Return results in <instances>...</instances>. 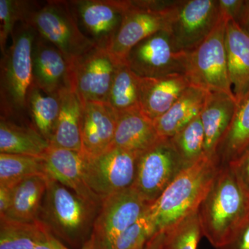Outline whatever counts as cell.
I'll return each instance as SVG.
<instances>
[{
    "label": "cell",
    "mask_w": 249,
    "mask_h": 249,
    "mask_svg": "<svg viewBox=\"0 0 249 249\" xmlns=\"http://www.w3.org/2000/svg\"><path fill=\"white\" fill-rule=\"evenodd\" d=\"M197 213L202 235L216 249L231 240L247 220L249 192L230 165H221Z\"/></svg>",
    "instance_id": "cell-1"
},
{
    "label": "cell",
    "mask_w": 249,
    "mask_h": 249,
    "mask_svg": "<svg viewBox=\"0 0 249 249\" xmlns=\"http://www.w3.org/2000/svg\"><path fill=\"white\" fill-rule=\"evenodd\" d=\"M221 164L205 157L183 170L147 209L157 232H165L197 211Z\"/></svg>",
    "instance_id": "cell-2"
},
{
    "label": "cell",
    "mask_w": 249,
    "mask_h": 249,
    "mask_svg": "<svg viewBox=\"0 0 249 249\" xmlns=\"http://www.w3.org/2000/svg\"><path fill=\"white\" fill-rule=\"evenodd\" d=\"M37 32L27 23L15 28L12 42L1 55L0 108L1 117L25 123L28 97L34 87L33 45Z\"/></svg>",
    "instance_id": "cell-3"
},
{
    "label": "cell",
    "mask_w": 249,
    "mask_h": 249,
    "mask_svg": "<svg viewBox=\"0 0 249 249\" xmlns=\"http://www.w3.org/2000/svg\"><path fill=\"white\" fill-rule=\"evenodd\" d=\"M100 208L48 175L39 220L58 240L81 249L92 234Z\"/></svg>",
    "instance_id": "cell-4"
},
{
    "label": "cell",
    "mask_w": 249,
    "mask_h": 249,
    "mask_svg": "<svg viewBox=\"0 0 249 249\" xmlns=\"http://www.w3.org/2000/svg\"><path fill=\"white\" fill-rule=\"evenodd\" d=\"M24 23L55 46L71 65L96 47L80 30L69 1L33 2Z\"/></svg>",
    "instance_id": "cell-5"
},
{
    "label": "cell",
    "mask_w": 249,
    "mask_h": 249,
    "mask_svg": "<svg viewBox=\"0 0 249 249\" xmlns=\"http://www.w3.org/2000/svg\"><path fill=\"white\" fill-rule=\"evenodd\" d=\"M228 19L221 16L214 30L201 44L186 52L184 75L192 86L235 98L228 70L226 32Z\"/></svg>",
    "instance_id": "cell-6"
},
{
    "label": "cell",
    "mask_w": 249,
    "mask_h": 249,
    "mask_svg": "<svg viewBox=\"0 0 249 249\" xmlns=\"http://www.w3.org/2000/svg\"><path fill=\"white\" fill-rule=\"evenodd\" d=\"M220 18L218 0H177L168 13L166 31L178 52H190L211 34Z\"/></svg>",
    "instance_id": "cell-7"
},
{
    "label": "cell",
    "mask_w": 249,
    "mask_h": 249,
    "mask_svg": "<svg viewBox=\"0 0 249 249\" xmlns=\"http://www.w3.org/2000/svg\"><path fill=\"white\" fill-rule=\"evenodd\" d=\"M186 168L170 139L160 137L139 154L133 187L144 200L152 204Z\"/></svg>",
    "instance_id": "cell-8"
},
{
    "label": "cell",
    "mask_w": 249,
    "mask_h": 249,
    "mask_svg": "<svg viewBox=\"0 0 249 249\" xmlns=\"http://www.w3.org/2000/svg\"><path fill=\"white\" fill-rule=\"evenodd\" d=\"M139 156L137 152L113 146L94 157L85 155L87 183L102 199L132 188L137 176Z\"/></svg>",
    "instance_id": "cell-9"
},
{
    "label": "cell",
    "mask_w": 249,
    "mask_h": 249,
    "mask_svg": "<svg viewBox=\"0 0 249 249\" xmlns=\"http://www.w3.org/2000/svg\"><path fill=\"white\" fill-rule=\"evenodd\" d=\"M150 205L134 187L103 199L91 234L98 249H114L119 236L142 217Z\"/></svg>",
    "instance_id": "cell-10"
},
{
    "label": "cell",
    "mask_w": 249,
    "mask_h": 249,
    "mask_svg": "<svg viewBox=\"0 0 249 249\" xmlns=\"http://www.w3.org/2000/svg\"><path fill=\"white\" fill-rule=\"evenodd\" d=\"M186 52H178L169 33L162 30L139 42L129 52L126 65L142 78L185 73Z\"/></svg>",
    "instance_id": "cell-11"
},
{
    "label": "cell",
    "mask_w": 249,
    "mask_h": 249,
    "mask_svg": "<svg viewBox=\"0 0 249 249\" xmlns=\"http://www.w3.org/2000/svg\"><path fill=\"white\" fill-rule=\"evenodd\" d=\"M80 30L96 47L107 49L115 38L130 1H69Z\"/></svg>",
    "instance_id": "cell-12"
},
{
    "label": "cell",
    "mask_w": 249,
    "mask_h": 249,
    "mask_svg": "<svg viewBox=\"0 0 249 249\" xmlns=\"http://www.w3.org/2000/svg\"><path fill=\"white\" fill-rule=\"evenodd\" d=\"M116 67L107 49L93 47L71 65L72 90L83 104L107 103Z\"/></svg>",
    "instance_id": "cell-13"
},
{
    "label": "cell",
    "mask_w": 249,
    "mask_h": 249,
    "mask_svg": "<svg viewBox=\"0 0 249 249\" xmlns=\"http://www.w3.org/2000/svg\"><path fill=\"white\" fill-rule=\"evenodd\" d=\"M170 9L155 11L142 6L138 1H130L120 29L107 49L116 66L126 65L129 52L139 42L159 31L167 30Z\"/></svg>",
    "instance_id": "cell-14"
},
{
    "label": "cell",
    "mask_w": 249,
    "mask_h": 249,
    "mask_svg": "<svg viewBox=\"0 0 249 249\" xmlns=\"http://www.w3.org/2000/svg\"><path fill=\"white\" fill-rule=\"evenodd\" d=\"M34 84L46 94L72 89L71 67L58 48L37 34L32 50Z\"/></svg>",
    "instance_id": "cell-15"
},
{
    "label": "cell",
    "mask_w": 249,
    "mask_h": 249,
    "mask_svg": "<svg viewBox=\"0 0 249 249\" xmlns=\"http://www.w3.org/2000/svg\"><path fill=\"white\" fill-rule=\"evenodd\" d=\"M47 175L96 206H101L103 199L86 182L85 155L83 152L49 146L43 156Z\"/></svg>",
    "instance_id": "cell-16"
},
{
    "label": "cell",
    "mask_w": 249,
    "mask_h": 249,
    "mask_svg": "<svg viewBox=\"0 0 249 249\" xmlns=\"http://www.w3.org/2000/svg\"><path fill=\"white\" fill-rule=\"evenodd\" d=\"M117 114L108 104L88 102L83 104L81 137L83 152L94 157L111 147L114 141Z\"/></svg>",
    "instance_id": "cell-17"
},
{
    "label": "cell",
    "mask_w": 249,
    "mask_h": 249,
    "mask_svg": "<svg viewBox=\"0 0 249 249\" xmlns=\"http://www.w3.org/2000/svg\"><path fill=\"white\" fill-rule=\"evenodd\" d=\"M191 86L186 76L175 73L160 78H142L141 110L152 121L164 114Z\"/></svg>",
    "instance_id": "cell-18"
},
{
    "label": "cell",
    "mask_w": 249,
    "mask_h": 249,
    "mask_svg": "<svg viewBox=\"0 0 249 249\" xmlns=\"http://www.w3.org/2000/svg\"><path fill=\"white\" fill-rule=\"evenodd\" d=\"M237 107L236 98L224 93L208 92L200 114L206 157L217 158V147L231 124Z\"/></svg>",
    "instance_id": "cell-19"
},
{
    "label": "cell",
    "mask_w": 249,
    "mask_h": 249,
    "mask_svg": "<svg viewBox=\"0 0 249 249\" xmlns=\"http://www.w3.org/2000/svg\"><path fill=\"white\" fill-rule=\"evenodd\" d=\"M228 70L237 106L249 94V34L235 21L226 32Z\"/></svg>",
    "instance_id": "cell-20"
},
{
    "label": "cell",
    "mask_w": 249,
    "mask_h": 249,
    "mask_svg": "<svg viewBox=\"0 0 249 249\" xmlns=\"http://www.w3.org/2000/svg\"><path fill=\"white\" fill-rule=\"evenodd\" d=\"M116 125L111 146L142 153L160 138L153 121L141 110L116 113Z\"/></svg>",
    "instance_id": "cell-21"
},
{
    "label": "cell",
    "mask_w": 249,
    "mask_h": 249,
    "mask_svg": "<svg viewBox=\"0 0 249 249\" xmlns=\"http://www.w3.org/2000/svg\"><path fill=\"white\" fill-rule=\"evenodd\" d=\"M58 96L60 114L50 145L82 152L83 103L76 91L72 89L63 90Z\"/></svg>",
    "instance_id": "cell-22"
},
{
    "label": "cell",
    "mask_w": 249,
    "mask_h": 249,
    "mask_svg": "<svg viewBox=\"0 0 249 249\" xmlns=\"http://www.w3.org/2000/svg\"><path fill=\"white\" fill-rule=\"evenodd\" d=\"M48 175H36L23 180L13 191L12 199L7 212L0 217L22 223L39 220L45 197Z\"/></svg>",
    "instance_id": "cell-23"
},
{
    "label": "cell",
    "mask_w": 249,
    "mask_h": 249,
    "mask_svg": "<svg viewBox=\"0 0 249 249\" xmlns=\"http://www.w3.org/2000/svg\"><path fill=\"white\" fill-rule=\"evenodd\" d=\"M208 91L191 86L164 114L154 121L160 137L171 138L200 116Z\"/></svg>",
    "instance_id": "cell-24"
},
{
    "label": "cell",
    "mask_w": 249,
    "mask_h": 249,
    "mask_svg": "<svg viewBox=\"0 0 249 249\" xmlns=\"http://www.w3.org/2000/svg\"><path fill=\"white\" fill-rule=\"evenodd\" d=\"M50 144L32 124L0 118V152L43 157Z\"/></svg>",
    "instance_id": "cell-25"
},
{
    "label": "cell",
    "mask_w": 249,
    "mask_h": 249,
    "mask_svg": "<svg viewBox=\"0 0 249 249\" xmlns=\"http://www.w3.org/2000/svg\"><path fill=\"white\" fill-rule=\"evenodd\" d=\"M249 146V94L237 106L227 132L219 142L217 157L221 165L237 160Z\"/></svg>",
    "instance_id": "cell-26"
},
{
    "label": "cell",
    "mask_w": 249,
    "mask_h": 249,
    "mask_svg": "<svg viewBox=\"0 0 249 249\" xmlns=\"http://www.w3.org/2000/svg\"><path fill=\"white\" fill-rule=\"evenodd\" d=\"M60 110L59 96L46 94L34 85L28 97V115L33 127L49 144L56 129Z\"/></svg>",
    "instance_id": "cell-27"
},
{
    "label": "cell",
    "mask_w": 249,
    "mask_h": 249,
    "mask_svg": "<svg viewBox=\"0 0 249 249\" xmlns=\"http://www.w3.org/2000/svg\"><path fill=\"white\" fill-rule=\"evenodd\" d=\"M141 84L142 77L127 65L116 66L107 103L116 113L141 110Z\"/></svg>",
    "instance_id": "cell-28"
},
{
    "label": "cell",
    "mask_w": 249,
    "mask_h": 249,
    "mask_svg": "<svg viewBox=\"0 0 249 249\" xmlns=\"http://www.w3.org/2000/svg\"><path fill=\"white\" fill-rule=\"evenodd\" d=\"M49 232L40 220L22 223L1 218L0 249H35Z\"/></svg>",
    "instance_id": "cell-29"
},
{
    "label": "cell",
    "mask_w": 249,
    "mask_h": 249,
    "mask_svg": "<svg viewBox=\"0 0 249 249\" xmlns=\"http://www.w3.org/2000/svg\"><path fill=\"white\" fill-rule=\"evenodd\" d=\"M47 175L43 157L0 153V185L15 187L26 178Z\"/></svg>",
    "instance_id": "cell-30"
},
{
    "label": "cell",
    "mask_w": 249,
    "mask_h": 249,
    "mask_svg": "<svg viewBox=\"0 0 249 249\" xmlns=\"http://www.w3.org/2000/svg\"><path fill=\"white\" fill-rule=\"evenodd\" d=\"M170 139L187 168L206 157L204 131L200 116Z\"/></svg>",
    "instance_id": "cell-31"
},
{
    "label": "cell",
    "mask_w": 249,
    "mask_h": 249,
    "mask_svg": "<svg viewBox=\"0 0 249 249\" xmlns=\"http://www.w3.org/2000/svg\"><path fill=\"white\" fill-rule=\"evenodd\" d=\"M165 232V245L170 249H197L202 235L197 211L185 217Z\"/></svg>",
    "instance_id": "cell-32"
},
{
    "label": "cell",
    "mask_w": 249,
    "mask_h": 249,
    "mask_svg": "<svg viewBox=\"0 0 249 249\" xmlns=\"http://www.w3.org/2000/svg\"><path fill=\"white\" fill-rule=\"evenodd\" d=\"M33 1L19 0H0V49L1 55L7 50L8 40L12 36L15 28L24 22Z\"/></svg>",
    "instance_id": "cell-33"
},
{
    "label": "cell",
    "mask_w": 249,
    "mask_h": 249,
    "mask_svg": "<svg viewBox=\"0 0 249 249\" xmlns=\"http://www.w3.org/2000/svg\"><path fill=\"white\" fill-rule=\"evenodd\" d=\"M147 209L138 220L119 236L114 249H145L150 240L157 233Z\"/></svg>",
    "instance_id": "cell-34"
},
{
    "label": "cell",
    "mask_w": 249,
    "mask_h": 249,
    "mask_svg": "<svg viewBox=\"0 0 249 249\" xmlns=\"http://www.w3.org/2000/svg\"><path fill=\"white\" fill-rule=\"evenodd\" d=\"M244 4V0H218L221 16L236 22L240 18Z\"/></svg>",
    "instance_id": "cell-35"
},
{
    "label": "cell",
    "mask_w": 249,
    "mask_h": 249,
    "mask_svg": "<svg viewBox=\"0 0 249 249\" xmlns=\"http://www.w3.org/2000/svg\"><path fill=\"white\" fill-rule=\"evenodd\" d=\"M228 164L233 168L240 181L249 192V146L240 157Z\"/></svg>",
    "instance_id": "cell-36"
},
{
    "label": "cell",
    "mask_w": 249,
    "mask_h": 249,
    "mask_svg": "<svg viewBox=\"0 0 249 249\" xmlns=\"http://www.w3.org/2000/svg\"><path fill=\"white\" fill-rule=\"evenodd\" d=\"M218 249H249V217L231 240Z\"/></svg>",
    "instance_id": "cell-37"
},
{
    "label": "cell",
    "mask_w": 249,
    "mask_h": 249,
    "mask_svg": "<svg viewBox=\"0 0 249 249\" xmlns=\"http://www.w3.org/2000/svg\"><path fill=\"white\" fill-rule=\"evenodd\" d=\"M14 188L0 185V217L4 215L9 209Z\"/></svg>",
    "instance_id": "cell-38"
},
{
    "label": "cell",
    "mask_w": 249,
    "mask_h": 249,
    "mask_svg": "<svg viewBox=\"0 0 249 249\" xmlns=\"http://www.w3.org/2000/svg\"><path fill=\"white\" fill-rule=\"evenodd\" d=\"M35 249H70L64 245L63 242L58 240L52 232H49L47 236L41 240Z\"/></svg>",
    "instance_id": "cell-39"
},
{
    "label": "cell",
    "mask_w": 249,
    "mask_h": 249,
    "mask_svg": "<svg viewBox=\"0 0 249 249\" xmlns=\"http://www.w3.org/2000/svg\"><path fill=\"white\" fill-rule=\"evenodd\" d=\"M240 27L249 34V0H246L237 22Z\"/></svg>",
    "instance_id": "cell-40"
},
{
    "label": "cell",
    "mask_w": 249,
    "mask_h": 249,
    "mask_svg": "<svg viewBox=\"0 0 249 249\" xmlns=\"http://www.w3.org/2000/svg\"><path fill=\"white\" fill-rule=\"evenodd\" d=\"M165 242V232H157L148 242L145 249H163Z\"/></svg>",
    "instance_id": "cell-41"
},
{
    "label": "cell",
    "mask_w": 249,
    "mask_h": 249,
    "mask_svg": "<svg viewBox=\"0 0 249 249\" xmlns=\"http://www.w3.org/2000/svg\"><path fill=\"white\" fill-rule=\"evenodd\" d=\"M80 249H98L96 245V240L92 235H91L89 240L85 242V245Z\"/></svg>",
    "instance_id": "cell-42"
},
{
    "label": "cell",
    "mask_w": 249,
    "mask_h": 249,
    "mask_svg": "<svg viewBox=\"0 0 249 249\" xmlns=\"http://www.w3.org/2000/svg\"><path fill=\"white\" fill-rule=\"evenodd\" d=\"M163 249H170L168 248V247H167L166 246H165V245L164 247H163Z\"/></svg>",
    "instance_id": "cell-43"
}]
</instances>
